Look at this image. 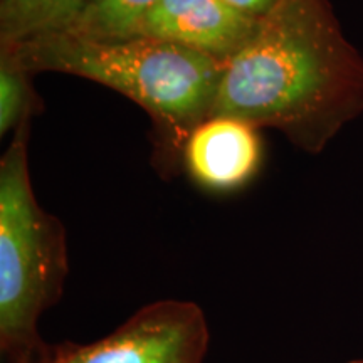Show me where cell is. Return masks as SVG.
<instances>
[{"label":"cell","mask_w":363,"mask_h":363,"mask_svg":"<svg viewBox=\"0 0 363 363\" xmlns=\"http://www.w3.org/2000/svg\"><path fill=\"white\" fill-rule=\"evenodd\" d=\"M225 2L249 17L259 19L266 16L279 0H225Z\"/></svg>","instance_id":"10"},{"label":"cell","mask_w":363,"mask_h":363,"mask_svg":"<svg viewBox=\"0 0 363 363\" xmlns=\"http://www.w3.org/2000/svg\"><path fill=\"white\" fill-rule=\"evenodd\" d=\"M89 0H0V45L66 33Z\"/></svg>","instance_id":"7"},{"label":"cell","mask_w":363,"mask_h":363,"mask_svg":"<svg viewBox=\"0 0 363 363\" xmlns=\"http://www.w3.org/2000/svg\"><path fill=\"white\" fill-rule=\"evenodd\" d=\"M208 323L197 303L162 299L140 308L98 342L57 347L49 363H202Z\"/></svg>","instance_id":"4"},{"label":"cell","mask_w":363,"mask_h":363,"mask_svg":"<svg viewBox=\"0 0 363 363\" xmlns=\"http://www.w3.org/2000/svg\"><path fill=\"white\" fill-rule=\"evenodd\" d=\"M12 49L33 74L62 72L121 93L152 120L158 170L170 175L195 126L211 116L224 62L148 38L94 40L72 33L44 34Z\"/></svg>","instance_id":"2"},{"label":"cell","mask_w":363,"mask_h":363,"mask_svg":"<svg viewBox=\"0 0 363 363\" xmlns=\"http://www.w3.org/2000/svg\"><path fill=\"white\" fill-rule=\"evenodd\" d=\"M256 22L225 0H158L136 38L163 40L227 62L247 43Z\"/></svg>","instance_id":"5"},{"label":"cell","mask_w":363,"mask_h":363,"mask_svg":"<svg viewBox=\"0 0 363 363\" xmlns=\"http://www.w3.org/2000/svg\"><path fill=\"white\" fill-rule=\"evenodd\" d=\"M158 0H89L66 33L94 40H128Z\"/></svg>","instance_id":"8"},{"label":"cell","mask_w":363,"mask_h":363,"mask_svg":"<svg viewBox=\"0 0 363 363\" xmlns=\"http://www.w3.org/2000/svg\"><path fill=\"white\" fill-rule=\"evenodd\" d=\"M363 106V62L328 0H279L224 62L211 115L274 128L318 152Z\"/></svg>","instance_id":"1"},{"label":"cell","mask_w":363,"mask_h":363,"mask_svg":"<svg viewBox=\"0 0 363 363\" xmlns=\"http://www.w3.org/2000/svg\"><path fill=\"white\" fill-rule=\"evenodd\" d=\"M352 363H363V360H360V362H352Z\"/></svg>","instance_id":"11"},{"label":"cell","mask_w":363,"mask_h":363,"mask_svg":"<svg viewBox=\"0 0 363 363\" xmlns=\"http://www.w3.org/2000/svg\"><path fill=\"white\" fill-rule=\"evenodd\" d=\"M262 163L259 128L227 115H211L195 126L182 152V167L199 187L227 194L247 185Z\"/></svg>","instance_id":"6"},{"label":"cell","mask_w":363,"mask_h":363,"mask_svg":"<svg viewBox=\"0 0 363 363\" xmlns=\"http://www.w3.org/2000/svg\"><path fill=\"white\" fill-rule=\"evenodd\" d=\"M30 121L0 160V348L4 363H49L39 320L62 296L67 242L62 222L40 207L29 172Z\"/></svg>","instance_id":"3"},{"label":"cell","mask_w":363,"mask_h":363,"mask_svg":"<svg viewBox=\"0 0 363 363\" xmlns=\"http://www.w3.org/2000/svg\"><path fill=\"white\" fill-rule=\"evenodd\" d=\"M33 72L26 69L12 49L0 45V135L6 136L33 121L40 106L33 86Z\"/></svg>","instance_id":"9"}]
</instances>
